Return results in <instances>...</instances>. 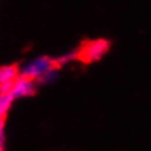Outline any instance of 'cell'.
I'll return each instance as SVG.
<instances>
[{"mask_svg":"<svg viewBox=\"0 0 151 151\" xmlns=\"http://www.w3.org/2000/svg\"><path fill=\"white\" fill-rule=\"evenodd\" d=\"M53 69H57L54 66V59H51L49 56H40L25 63L21 68V75L34 81H41Z\"/></svg>","mask_w":151,"mask_h":151,"instance_id":"obj_1","label":"cell"},{"mask_svg":"<svg viewBox=\"0 0 151 151\" xmlns=\"http://www.w3.org/2000/svg\"><path fill=\"white\" fill-rule=\"evenodd\" d=\"M110 50V41L106 38H97L87 41L82 44V47L76 51V59L85 62V63H93L99 62L106 56V53Z\"/></svg>","mask_w":151,"mask_h":151,"instance_id":"obj_2","label":"cell"},{"mask_svg":"<svg viewBox=\"0 0 151 151\" xmlns=\"http://www.w3.org/2000/svg\"><path fill=\"white\" fill-rule=\"evenodd\" d=\"M35 90H37V85H35L34 79H29L27 76L19 75L13 81V85H12V90H10V96L13 99L29 97V96H32L35 93Z\"/></svg>","mask_w":151,"mask_h":151,"instance_id":"obj_3","label":"cell"},{"mask_svg":"<svg viewBox=\"0 0 151 151\" xmlns=\"http://www.w3.org/2000/svg\"><path fill=\"white\" fill-rule=\"evenodd\" d=\"M21 75V69L16 65H4L0 66V85L13 82Z\"/></svg>","mask_w":151,"mask_h":151,"instance_id":"obj_4","label":"cell"},{"mask_svg":"<svg viewBox=\"0 0 151 151\" xmlns=\"http://www.w3.org/2000/svg\"><path fill=\"white\" fill-rule=\"evenodd\" d=\"M13 100L15 99L10 94H0V119H4V114L10 109Z\"/></svg>","mask_w":151,"mask_h":151,"instance_id":"obj_5","label":"cell"},{"mask_svg":"<svg viewBox=\"0 0 151 151\" xmlns=\"http://www.w3.org/2000/svg\"><path fill=\"white\" fill-rule=\"evenodd\" d=\"M75 57H76V53H68V54H65V56H60V57L54 59V66L59 69V68L68 65V63H69L72 59H75Z\"/></svg>","mask_w":151,"mask_h":151,"instance_id":"obj_6","label":"cell"},{"mask_svg":"<svg viewBox=\"0 0 151 151\" xmlns=\"http://www.w3.org/2000/svg\"><path fill=\"white\" fill-rule=\"evenodd\" d=\"M3 126H4V119H0V148L3 144Z\"/></svg>","mask_w":151,"mask_h":151,"instance_id":"obj_7","label":"cell"},{"mask_svg":"<svg viewBox=\"0 0 151 151\" xmlns=\"http://www.w3.org/2000/svg\"><path fill=\"white\" fill-rule=\"evenodd\" d=\"M0 151H1V148H0Z\"/></svg>","mask_w":151,"mask_h":151,"instance_id":"obj_8","label":"cell"}]
</instances>
